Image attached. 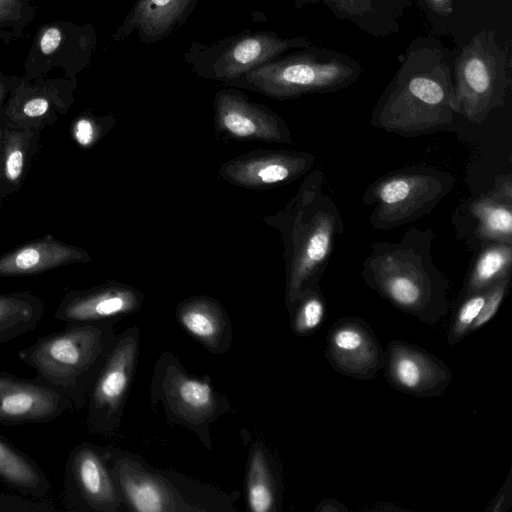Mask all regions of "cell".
Returning a JSON list of instances; mask_svg holds the SVG:
<instances>
[{
	"label": "cell",
	"mask_w": 512,
	"mask_h": 512,
	"mask_svg": "<svg viewBox=\"0 0 512 512\" xmlns=\"http://www.w3.org/2000/svg\"><path fill=\"white\" fill-rule=\"evenodd\" d=\"M62 39V32L59 28L55 26L48 27L40 37V51L44 55H51L59 48Z\"/></svg>",
	"instance_id": "cell-34"
},
{
	"label": "cell",
	"mask_w": 512,
	"mask_h": 512,
	"mask_svg": "<svg viewBox=\"0 0 512 512\" xmlns=\"http://www.w3.org/2000/svg\"><path fill=\"white\" fill-rule=\"evenodd\" d=\"M385 359L391 385L404 393L437 396L443 393L452 378L443 362L404 342H391Z\"/></svg>",
	"instance_id": "cell-18"
},
{
	"label": "cell",
	"mask_w": 512,
	"mask_h": 512,
	"mask_svg": "<svg viewBox=\"0 0 512 512\" xmlns=\"http://www.w3.org/2000/svg\"><path fill=\"white\" fill-rule=\"evenodd\" d=\"M113 115L97 116L91 112L79 114L71 123V139L82 149H91L115 126Z\"/></svg>",
	"instance_id": "cell-31"
},
{
	"label": "cell",
	"mask_w": 512,
	"mask_h": 512,
	"mask_svg": "<svg viewBox=\"0 0 512 512\" xmlns=\"http://www.w3.org/2000/svg\"><path fill=\"white\" fill-rule=\"evenodd\" d=\"M0 480L34 497L46 496L50 482L40 466L27 454L0 436Z\"/></svg>",
	"instance_id": "cell-26"
},
{
	"label": "cell",
	"mask_w": 512,
	"mask_h": 512,
	"mask_svg": "<svg viewBox=\"0 0 512 512\" xmlns=\"http://www.w3.org/2000/svg\"><path fill=\"white\" fill-rule=\"evenodd\" d=\"M41 132L0 117V201L21 188L39 152Z\"/></svg>",
	"instance_id": "cell-22"
},
{
	"label": "cell",
	"mask_w": 512,
	"mask_h": 512,
	"mask_svg": "<svg viewBox=\"0 0 512 512\" xmlns=\"http://www.w3.org/2000/svg\"><path fill=\"white\" fill-rule=\"evenodd\" d=\"M309 44L304 37L285 39L269 31L243 32L200 51L194 56V70L206 79L230 84L291 48Z\"/></svg>",
	"instance_id": "cell-11"
},
{
	"label": "cell",
	"mask_w": 512,
	"mask_h": 512,
	"mask_svg": "<svg viewBox=\"0 0 512 512\" xmlns=\"http://www.w3.org/2000/svg\"><path fill=\"white\" fill-rule=\"evenodd\" d=\"M510 277L511 275L501 279L490 289H488V294L485 303L478 317L473 323L471 331L479 329L495 316L507 292Z\"/></svg>",
	"instance_id": "cell-33"
},
{
	"label": "cell",
	"mask_w": 512,
	"mask_h": 512,
	"mask_svg": "<svg viewBox=\"0 0 512 512\" xmlns=\"http://www.w3.org/2000/svg\"><path fill=\"white\" fill-rule=\"evenodd\" d=\"M22 81L0 78V113L3 111L10 96Z\"/></svg>",
	"instance_id": "cell-36"
},
{
	"label": "cell",
	"mask_w": 512,
	"mask_h": 512,
	"mask_svg": "<svg viewBox=\"0 0 512 512\" xmlns=\"http://www.w3.org/2000/svg\"><path fill=\"white\" fill-rule=\"evenodd\" d=\"M140 328L133 325L117 334L88 396L86 428L89 433L115 434L121 426L125 406L140 355Z\"/></svg>",
	"instance_id": "cell-10"
},
{
	"label": "cell",
	"mask_w": 512,
	"mask_h": 512,
	"mask_svg": "<svg viewBox=\"0 0 512 512\" xmlns=\"http://www.w3.org/2000/svg\"><path fill=\"white\" fill-rule=\"evenodd\" d=\"M426 2L438 14L449 15L452 13L451 0H426Z\"/></svg>",
	"instance_id": "cell-37"
},
{
	"label": "cell",
	"mask_w": 512,
	"mask_h": 512,
	"mask_svg": "<svg viewBox=\"0 0 512 512\" xmlns=\"http://www.w3.org/2000/svg\"><path fill=\"white\" fill-rule=\"evenodd\" d=\"M144 299L137 288L110 280L66 292L54 311V318L66 323L119 320L140 310Z\"/></svg>",
	"instance_id": "cell-15"
},
{
	"label": "cell",
	"mask_w": 512,
	"mask_h": 512,
	"mask_svg": "<svg viewBox=\"0 0 512 512\" xmlns=\"http://www.w3.org/2000/svg\"><path fill=\"white\" fill-rule=\"evenodd\" d=\"M360 71L356 63L342 56L299 52L278 57L228 85L283 100L344 88L358 78Z\"/></svg>",
	"instance_id": "cell-7"
},
{
	"label": "cell",
	"mask_w": 512,
	"mask_h": 512,
	"mask_svg": "<svg viewBox=\"0 0 512 512\" xmlns=\"http://www.w3.org/2000/svg\"><path fill=\"white\" fill-rule=\"evenodd\" d=\"M455 186L447 171L429 166H411L375 180L367 187L363 202L373 206L369 222L379 230L394 229L430 213Z\"/></svg>",
	"instance_id": "cell-8"
},
{
	"label": "cell",
	"mask_w": 512,
	"mask_h": 512,
	"mask_svg": "<svg viewBox=\"0 0 512 512\" xmlns=\"http://www.w3.org/2000/svg\"><path fill=\"white\" fill-rule=\"evenodd\" d=\"M291 327L297 335H308L323 321L325 302L319 285L306 289L288 309Z\"/></svg>",
	"instance_id": "cell-29"
},
{
	"label": "cell",
	"mask_w": 512,
	"mask_h": 512,
	"mask_svg": "<svg viewBox=\"0 0 512 512\" xmlns=\"http://www.w3.org/2000/svg\"><path fill=\"white\" fill-rule=\"evenodd\" d=\"M431 228L410 227L397 242H376L363 263L366 284L401 311L433 324L448 311L449 282L435 266Z\"/></svg>",
	"instance_id": "cell-2"
},
{
	"label": "cell",
	"mask_w": 512,
	"mask_h": 512,
	"mask_svg": "<svg viewBox=\"0 0 512 512\" xmlns=\"http://www.w3.org/2000/svg\"><path fill=\"white\" fill-rule=\"evenodd\" d=\"M34 16V0H0V40L20 38Z\"/></svg>",
	"instance_id": "cell-30"
},
{
	"label": "cell",
	"mask_w": 512,
	"mask_h": 512,
	"mask_svg": "<svg viewBox=\"0 0 512 512\" xmlns=\"http://www.w3.org/2000/svg\"><path fill=\"white\" fill-rule=\"evenodd\" d=\"M65 497L73 510H126L108 466L105 448L83 442L71 450L65 469Z\"/></svg>",
	"instance_id": "cell-12"
},
{
	"label": "cell",
	"mask_w": 512,
	"mask_h": 512,
	"mask_svg": "<svg viewBox=\"0 0 512 512\" xmlns=\"http://www.w3.org/2000/svg\"><path fill=\"white\" fill-rule=\"evenodd\" d=\"M349 15H360L370 7L371 0H329Z\"/></svg>",
	"instance_id": "cell-35"
},
{
	"label": "cell",
	"mask_w": 512,
	"mask_h": 512,
	"mask_svg": "<svg viewBox=\"0 0 512 512\" xmlns=\"http://www.w3.org/2000/svg\"><path fill=\"white\" fill-rule=\"evenodd\" d=\"M512 245L488 242L481 251L466 282L465 296L490 289L511 275Z\"/></svg>",
	"instance_id": "cell-28"
},
{
	"label": "cell",
	"mask_w": 512,
	"mask_h": 512,
	"mask_svg": "<svg viewBox=\"0 0 512 512\" xmlns=\"http://www.w3.org/2000/svg\"><path fill=\"white\" fill-rule=\"evenodd\" d=\"M314 162L315 155L308 152L259 149L224 162L218 173L233 186L266 190L305 176Z\"/></svg>",
	"instance_id": "cell-14"
},
{
	"label": "cell",
	"mask_w": 512,
	"mask_h": 512,
	"mask_svg": "<svg viewBox=\"0 0 512 512\" xmlns=\"http://www.w3.org/2000/svg\"><path fill=\"white\" fill-rule=\"evenodd\" d=\"M245 494L251 512H276L282 498V481L270 450L261 440L248 448Z\"/></svg>",
	"instance_id": "cell-24"
},
{
	"label": "cell",
	"mask_w": 512,
	"mask_h": 512,
	"mask_svg": "<svg viewBox=\"0 0 512 512\" xmlns=\"http://www.w3.org/2000/svg\"><path fill=\"white\" fill-rule=\"evenodd\" d=\"M214 125L221 136L236 141L293 144L286 122L263 104L234 88L219 90L214 98Z\"/></svg>",
	"instance_id": "cell-13"
},
{
	"label": "cell",
	"mask_w": 512,
	"mask_h": 512,
	"mask_svg": "<svg viewBox=\"0 0 512 512\" xmlns=\"http://www.w3.org/2000/svg\"><path fill=\"white\" fill-rule=\"evenodd\" d=\"M178 324L207 351L227 353L233 343L231 319L215 298L196 295L180 301L175 309Z\"/></svg>",
	"instance_id": "cell-20"
},
{
	"label": "cell",
	"mask_w": 512,
	"mask_h": 512,
	"mask_svg": "<svg viewBox=\"0 0 512 512\" xmlns=\"http://www.w3.org/2000/svg\"><path fill=\"white\" fill-rule=\"evenodd\" d=\"M283 243L287 309L309 287L319 285L338 237L344 231L341 211L324 191V173L309 171L296 193L276 214L262 218Z\"/></svg>",
	"instance_id": "cell-1"
},
{
	"label": "cell",
	"mask_w": 512,
	"mask_h": 512,
	"mask_svg": "<svg viewBox=\"0 0 512 512\" xmlns=\"http://www.w3.org/2000/svg\"><path fill=\"white\" fill-rule=\"evenodd\" d=\"M90 261L91 256L85 249L46 234L1 255L0 277L35 275Z\"/></svg>",
	"instance_id": "cell-21"
},
{
	"label": "cell",
	"mask_w": 512,
	"mask_h": 512,
	"mask_svg": "<svg viewBox=\"0 0 512 512\" xmlns=\"http://www.w3.org/2000/svg\"><path fill=\"white\" fill-rule=\"evenodd\" d=\"M149 402L152 409L161 405L168 423L193 432L207 450L213 447L211 425L232 411L208 375L188 373L171 351L161 352L155 362Z\"/></svg>",
	"instance_id": "cell-6"
},
{
	"label": "cell",
	"mask_w": 512,
	"mask_h": 512,
	"mask_svg": "<svg viewBox=\"0 0 512 512\" xmlns=\"http://www.w3.org/2000/svg\"><path fill=\"white\" fill-rule=\"evenodd\" d=\"M118 321L67 323L19 350L18 358L36 371V380L67 397L74 410H82L115 344Z\"/></svg>",
	"instance_id": "cell-4"
},
{
	"label": "cell",
	"mask_w": 512,
	"mask_h": 512,
	"mask_svg": "<svg viewBox=\"0 0 512 512\" xmlns=\"http://www.w3.org/2000/svg\"><path fill=\"white\" fill-rule=\"evenodd\" d=\"M326 356L334 369L356 378H371L383 366L385 355L363 321L339 320L327 337Z\"/></svg>",
	"instance_id": "cell-17"
},
{
	"label": "cell",
	"mask_w": 512,
	"mask_h": 512,
	"mask_svg": "<svg viewBox=\"0 0 512 512\" xmlns=\"http://www.w3.org/2000/svg\"><path fill=\"white\" fill-rule=\"evenodd\" d=\"M487 294L488 289L466 296L451 325L448 335L450 345L456 344L471 331L472 325L485 303Z\"/></svg>",
	"instance_id": "cell-32"
},
{
	"label": "cell",
	"mask_w": 512,
	"mask_h": 512,
	"mask_svg": "<svg viewBox=\"0 0 512 512\" xmlns=\"http://www.w3.org/2000/svg\"><path fill=\"white\" fill-rule=\"evenodd\" d=\"M70 84L23 82L7 101L0 117L11 124L43 130L63 116L73 103Z\"/></svg>",
	"instance_id": "cell-19"
},
{
	"label": "cell",
	"mask_w": 512,
	"mask_h": 512,
	"mask_svg": "<svg viewBox=\"0 0 512 512\" xmlns=\"http://www.w3.org/2000/svg\"><path fill=\"white\" fill-rule=\"evenodd\" d=\"M501 178L493 191L470 203V213L477 220L478 238L512 245V183L510 176Z\"/></svg>",
	"instance_id": "cell-25"
},
{
	"label": "cell",
	"mask_w": 512,
	"mask_h": 512,
	"mask_svg": "<svg viewBox=\"0 0 512 512\" xmlns=\"http://www.w3.org/2000/svg\"><path fill=\"white\" fill-rule=\"evenodd\" d=\"M197 0H137L128 13L117 37L125 38L137 30L144 43L160 41L188 18Z\"/></svg>",
	"instance_id": "cell-23"
},
{
	"label": "cell",
	"mask_w": 512,
	"mask_h": 512,
	"mask_svg": "<svg viewBox=\"0 0 512 512\" xmlns=\"http://www.w3.org/2000/svg\"><path fill=\"white\" fill-rule=\"evenodd\" d=\"M108 466L126 510L135 512H237L236 492L152 467L140 455L105 448Z\"/></svg>",
	"instance_id": "cell-5"
},
{
	"label": "cell",
	"mask_w": 512,
	"mask_h": 512,
	"mask_svg": "<svg viewBox=\"0 0 512 512\" xmlns=\"http://www.w3.org/2000/svg\"><path fill=\"white\" fill-rule=\"evenodd\" d=\"M454 82L436 51H412L376 103L373 127L402 136L445 129L454 115Z\"/></svg>",
	"instance_id": "cell-3"
},
{
	"label": "cell",
	"mask_w": 512,
	"mask_h": 512,
	"mask_svg": "<svg viewBox=\"0 0 512 512\" xmlns=\"http://www.w3.org/2000/svg\"><path fill=\"white\" fill-rule=\"evenodd\" d=\"M509 84L505 53L492 34L478 33L462 49L455 64V113L482 123L505 102Z\"/></svg>",
	"instance_id": "cell-9"
},
{
	"label": "cell",
	"mask_w": 512,
	"mask_h": 512,
	"mask_svg": "<svg viewBox=\"0 0 512 512\" xmlns=\"http://www.w3.org/2000/svg\"><path fill=\"white\" fill-rule=\"evenodd\" d=\"M72 410L67 397L42 382L0 372V424L48 423Z\"/></svg>",
	"instance_id": "cell-16"
},
{
	"label": "cell",
	"mask_w": 512,
	"mask_h": 512,
	"mask_svg": "<svg viewBox=\"0 0 512 512\" xmlns=\"http://www.w3.org/2000/svg\"><path fill=\"white\" fill-rule=\"evenodd\" d=\"M44 310L42 299L29 291L0 294V344L33 330Z\"/></svg>",
	"instance_id": "cell-27"
}]
</instances>
